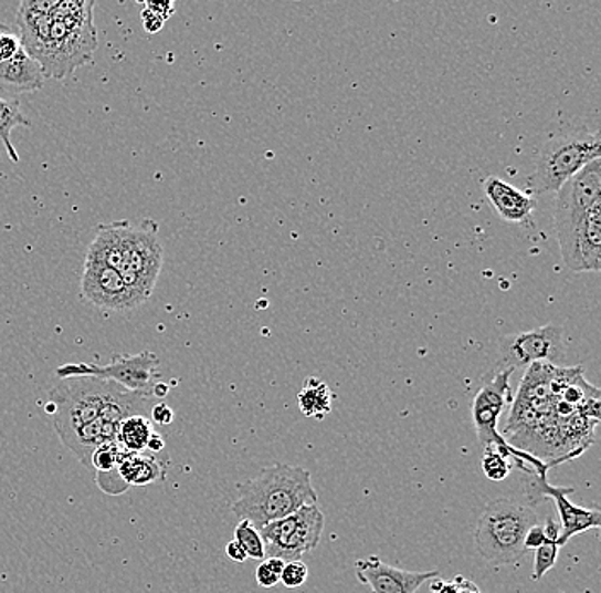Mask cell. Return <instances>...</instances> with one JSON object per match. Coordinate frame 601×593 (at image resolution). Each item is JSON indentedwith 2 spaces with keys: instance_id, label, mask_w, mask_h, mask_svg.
<instances>
[{
  "instance_id": "1",
  "label": "cell",
  "mask_w": 601,
  "mask_h": 593,
  "mask_svg": "<svg viewBox=\"0 0 601 593\" xmlns=\"http://www.w3.org/2000/svg\"><path fill=\"white\" fill-rule=\"evenodd\" d=\"M598 425L600 391L588 384L581 366L537 363L526 368L500 435L550 470L584 454Z\"/></svg>"
},
{
  "instance_id": "2",
  "label": "cell",
  "mask_w": 601,
  "mask_h": 593,
  "mask_svg": "<svg viewBox=\"0 0 601 593\" xmlns=\"http://www.w3.org/2000/svg\"><path fill=\"white\" fill-rule=\"evenodd\" d=\"M152 394L125 391L120 385L99 378L62 379L59 387L50 392L45 410L53 420L56 435L65 438L75 429L105 420L120 426L130 416H144L158 404Z\"/></svg>"
},
{
  "instance_id": "3",
  "label": "cell",
  "mask_w": 601,
  "mask_h": 593,
  "mask_svg": "<svg viewBox=\"0 0 601 593\" xmlns=\"http://www.w3.org/2000/svg\"><path fill=\"white\" fill-rule=\"evenodd\" d=\"M238 489L240 496L231 510L238 519L246 520L256 529L318 503L312 474L300 466L275 464L265 467Z\"/></svg>"
},
{
  "instance_id": "4",
  "label": "cell",
  "mask_w": 601,
  "mask_h": 593,
  "mask_svg": "<svg viewBox=\"0 0 601 593\" xmlns=\"http://www.w3.org/2000/svg\"><path fill=\"white\" fill-rule=\"evenodd\" d=\"M94 2L65 0L53 11V24L38 64L42 65L45 80H65L77 67L93 62L98 46V34L93 21Z\"/></svg>"
},
{
  "instance_id": "5",
  "label": "cell",
  "mask_w": 601,
  "mask_h": 593,
  "mask_svg": "<svg viewBox=\"0 0 601 593\" xmlns=\"http://www.w3.org/2000/svg\"><path fill=\"white\" fill-rule=\"evenodd\" d=\"M600 132L590 124H568L540 147L528 190L557 193L584 166L600 159Z\"/></svg>"
},
{
  "instance_id": "6",
  "label": "cell",
  "mask_w": 601,
  "mask_h": 593,
  "mask_svg": "<svg viewBox=\"0 0 601 593\" xmlns=\"http://www.w3.org/2000/svg\"><path fill=\"white\" fill-rule=\"evenodd\" d=\"M537 523V511L530 504L507 498L491 501L478 519L475 548L493 566L516 563L526 554V532Z\"/></svg>"
},
{
  "instance_id": "7",
  "label": "cell",
  "mask_w": 601,
  "mask_h": 593,
  "mask_svg": "<svg viewBox=\"0 0 601 593\" xmlns=\"http://www.w3.org/2000/svg\"><path fill=\"white\" fill-rule=\"evenodd\" d=\"M509 370H491L482 379L481 391L472 404V419L477 431L478 444L484 448H494L512 460L513 466L519 467L528 476L547 477L549 469L537 458L525 451L516 450L507 444L499 431V420L509 400Z\"/></svg>"
},
{
  "instance_id": "8",
  "label": "cell",
  "mask_w": 601,
  "mask_h": 593,
  "mask_svg": "<svg viewBox=\"0 0 601 593\" xmlns=\"http://www.w3.org/2000/svg\"><path fill=\"white\" fill-rule=\"evenodd\" d=\"M117 229L122 260L117 272L131 293L147 301L155 291L165 259L159 225L155 219H125L117 221Z\"/></svg>"
},
{
  "instance_id": "9",
  "label": "cell",
  "mask_w": 601,
  "mask_h": 593,
  "mask_svg": "<svg viewBox=\"0 0 601 593\" xmlns=\"http://www.w3.org/2000/svg\"><path fill=\"white\" fill-rule=\"evenodd\" d=\"M325 529V514L318 504L300 508L286 519L259 529L265 544V560L299 561L306 552L318 548Z\"/></svg>"
},
{
  "instance_id": "10",
  "label": "cell",
  "mask_w": 601,
  "mask_h": 593,
  "mask_svg": "<svg viewBox=\"0 0 601 593\" xmlns=\"http://www.w3.org/2000/svg\"><path fill=\"white\" fill-rule=\"evenodd\" d=\"M159 360L155 353L144 351L139 354H120L115 356L109 365H87V363H71L56 368V376L68 378H99L120 385L125 391L152 394L156 379L159 378Z\"/></svg>"
},
{
  "instance_id": "11",
  "label": "cell",
  "mask_w": 601,
  "mask_h": 593,
  "mask_svg": "<svg viewBox=\"0 0 601 593\" xmlns=\"http://www.w3.org/2000/svg\"><path fill=\"white\" fill-rule=\"evenodd\" d=\"M563 357H566L563 329L550 323L534 331L500 337L499 361L494 368L515 373L516 370L530 368L537 363L559 366Z\"/></svg>"
},
{
  "instance_id": "12",
  "label": "cell",
  "mask_w": 601,
  "mask_h": 593,
  "mask_svg": "<svg viewBox=\"0 0 601 593\" xmlns=\"http://www.w3.org/2000/svg\"><path fill=\"white\" fill-rule=\"evenodd\" d=\"M601 204V162L590 163L566 181L557 190L553 206V225H556L559 245L568 240L576 226L587 218L594 206Z\"/></svg>"
},
{
  "instance_id": "13",
  "label": "cell",
  "mask_w": 601,
  "mask_h": 593,
  "mask_svg": "<svg viewBox=\"0 0 601 593\" xmlns=\"http://www.w3.org/2000/svg\"><path fill=\"white\" fill-rule=\"evenodd\" d=\"M571 488H557L549 482L547 477L531 476L526 485L525 496L530 501V507L550 498L556 503L557 513H559V548L568 544L576 535L588 532V530H598L601 527V513L597 508H582L569 500Z\"/></svg>"
},
{
  "instance_id": "14",
  "label": "cell",
  "mask_w": 601,
  "mask_h": 593,
  "mask_svg": "<svg viewBox=\"0 0 601 593\" xmlns=\"http://www.w3.org/2000/svg\"><path fill=\"white\" fill-rule=\"evenodd\" d=\"M81 293L86 301L102 310H134L146 303L131 293L124 279L112 267L84 262Z\"/></svg>"
},
{
  "instance_id": "15",
  "label": "cell",
  "mask_w": 601,
  "mask_h": 593,
  "mask_svg": "<svg viewBox=\"0 0 601 593\" xmlns=\"http://www.w3.org/2000/svg\"><path fill=\"white\" fill-rule=\"evenodd\" d=\"M356 576L371 593H418L425 582L436 580L440 571H407L371 556L356 561Z\"/></svg>"
},
{
  "instance_id": "16",
  "label": "cell",
  "mask_w": 601,
  "mask_h": 593,
  "mask_svg": "<svg viewBox=\"0 0 601 593\" xmlns=\"http://www.w3.org/2000/svg\"><path fill=\"white\" fill-rule=\"evenodd\" d=\"M563 262L574 272H598L601 260V204L559 245Z\"/></svg>"
},
{
  "instance_id": "17",
  "label": "cell",
  "mask_w": 601,
  "mask_h": 593,
  "mask_svg": "<svg viewBox=\"0 0 601 593\" xmlns=\"http://www.w3.org/2000/svg\"><path fill=\"white\" fill-rule=\"evenodd\" d=\"M56 4H59L56 0H23L19 4L18 19H15L18 37L23 49L33 56L34 61L49 40L50 28L53 24L52 14Z\"/></svg>"
},
{
  "instance_id": "18",
  "label": "cell",
  "mask_w": 601,
  "mask_h": 593,
  "mask_svg": "<svg viewBox=\"0 0 601 593\" xmlns=\"http://www.w3.org/2000/svg\"><path fill=\"white\" fill-rule=\"evenodd\" d=\"M484 193L488 202L493 204L497 215L506 222H525L534 215L537 200L530 194L521 193L519 188L506 184L497 177L485 180Z\"/></svg>"
},
{
  "instance_id": "19",
  "label": "cell",
  "mask_w": 601,
  "mask_h": 593,
  "mask_svg": "<svg viewBox=\"0 0 601 593\" xmlns=\"http://www.w3.org/2000/svg\"><path fill=\"white\" fill-rule=\"evenodd\" d=\"M42 65L21 46L8 61H0V86L15 93H33L45 84Z\"/></svg>"
},
{
  "instance_id": "20",
  "label": "cell",
  "mask_w": 601,
  "mask_h": 593,
  "mask_svg": "<svg viewBox=\"0 0 601 593\" xmlns=\"http://www.w3.org/2000/svg\"><path fill=\"white\" fill-rule=\"evenodd\" d=\"M162 455V454H159ZM159 455L149 454H125L118 464V474L124 479L125 485L146 486L152 482L165 481L168 472V455L159 458Z\"/></svg>"
},
{
  "instance_id": "21",
  "label": "cell",
  "mask_w": 601,
  "mask_h": 593,
  "mask_svg": "<svg viewBox=\"0 0 601 593\" xmlns=\"http://www.w3.org/2000/svg\"><path fill=\"white\" fill-rule=\"evenodd\" d=\"M155 433L152 420L147 416H130L118 426L117 441L127 454H144Z\"/></svg>"
},
{
  "instance_id": "22",
  "label": "cell",
  "mask_w": 601,
  "mask_h": 593,
  "mask_svg": "<svg viewBox=\"0 0 601 593\" xmlns=\"http://www.w3.org/2000/svg\"><path fill=\"white\" fill-rule=\"evenodd\" d=\"M300 413L306 417L324 419L331 410V392L324 379L308 378L297 395Z\"/></svg>"
},
{
  "instance_id": "23",
  "label": "cell",
  "mask_w": 601,
  "mask_h": 593,
  "mask_svg": "<svg viewBox=\"0 0 601 593\" xmlns=\"http://www.w3.org/2000/svg\"><path fill=\"white\" fill-rule=\"evenodd\" d=\"M544 530L547 541L535 551L534 573H531V580H535V582L544 579L556 566L560 551L559 542H557L559 541L560 527L552 514L545 522Z\"/></svg>"
},
{
  "instance_id": "24",
  "label": "cell",
  "mask_w": 601,
  "mask_h": 593,
  "mask_svg": "<svg viewBox=\"0 0 601 593\" xmlns=\"http://www.w3.org/2000/svg\"><path fill=\"white\" fill-rule=\"evenodd\" d=\"M15 127H30V121L21 112L18 100H8L0 96V141L8 150L9 158L19 163L18 150L11 143V132Z\"/></svg>"
},
{
  "instance_id": "25",
  "label": "cell",
  "mask_w": 601,
  "mask_h": 593,
  "mask_svg": "<svg viewBox=\"0 0 601 593\" xmlns=\"http://www.w3.org/2000/svg\"><path fill=\"white\" fill-rule=\"evenodd\" d=\"M234 541L246 552V558L255 561L265 560V544L259 529L246 520H240L234 529Z\"/></svg>"
},
{
  "instance_id": "26",
  "label": "cell",
  "mask_w": 601,
  "mask_h": 593,
  "mask_svg": "<svg viewBox=\"0 0 601 593\" xmlns=\"http://www.w3.org/2000/svg\"><path fill=\"white\" fill-rule=\"evenodd\" d=\"M125 454L127 451L117 441L102 445L91 457V469L96 470V474L112 472V470L118 469V464Z\"/></svg>"
},
{
  "instance_id": "27",
  "label": "cell",
  "mask_w": 601,
  "mask_h": 593,
  "mask_svg": "<svg viewBox=\"0 0 601 593\" xmlns=\"http://www.w3.org/2000/svg\"><path fill=\"white\" fill-rule=\"evenodd\" d=\"M512 460L500 451L494 448H485L484 458H482V469L491 481H504L512 472Z\"/></svg>"
},
{
  "instance_id": "28",
  "label": "cell",
  "mask_w": 601,
  "mask_h": 593,
  "mask_svg": "<svg viewBox=\"0 0 601 593\" xmlns=\"http://www.w3.org/2000/svg\"><path fill=\"white\" fill-rule=\"evenodd\" d=\"M309 570L303 561H287L281 573V583L287 589H299L308 580Z\"/></svg>"
},
{
  "instance_id": "29",
  "label": "cell",
  "mask_w": 601,
  "mask_h": 593,
  "mask_svg": "<svg viewBox=\"0 0 601 593\" xmlns=\"http://www.w3.org/2000/svg\"><path fill=\"white\" fill-rule=\"evenodd\" d=\"M431 593H481L474 583L463 579V576H456L451 582H432Z\"/></svg>"
},
{
  "instance_id": "30",
  "label": "cell",
  "mask_w": 601,
  "mask_h": 593,
  "mask_svg": "<svg viewBox=\"0 0 601 593\" xmlns=\"http://www.w3.org/2000/svg\"><path fill=\"white\" fill-rule=\"evenodd\" d=\"M96 482L108 495H124L128 489L118 474V469L112 470V472L96 474Z\"/></svg>"
},
{
  "instance_id": "31",
  "label": "cell",
  "mask_w": 601,
  "mask_h": 593,
  "mask_svg": "<svg viewBox=\"0 0 601 593\" xmlns=\"http://www.w3.org/2000/svg\"><path fill=\"white\" fill-rule=\"evenodd\" d=\"M21 40L18 34L9 31L8 27H2V34H0V61H8L12 55L19 52L21 49Z\"/></svg>"
},
{
  "instance_id": "32",
  "label": "cell",
  "mask_w": 601,
  "mask_h": 593,
  "mask_svg": "<svg viewBox=\"0 0 601 593\" xmlns=\"http://www.w3.org/2000/svg\"><path fill=\"white\" fill-rule=\"evenodd\" d=\"M255 576L256 583H259L262 589H274L277 583H281V575L275 573L274 568L265 560L256 566Z\"/></svg>"
},
{
  "instance_id": "33",
  "label": "cell",
  "mask_w": 601,
  "mask_h": 593,
  "mask_svg": "<svg viewBox=\"0 0 601 593\" xmlns=\"http://www.w3.org/2000/svg\"><path fill=\"white\" fill-rule=\"evenodd\" d=\"M175 413L168 404L165 402H158L152 409H150V420L156 425L168 426L173 423Z\"/></svg>"
},
{
  "instance_id": "34",
  "label": "cell",
  "mask_w": 601,
  "mask_h": 593,
  "mask_svg": "<svg viewBox=\"0 0 601 593\" xmlns=\"http://www.w3.org/2000/svg\"><path fill=\"white\" fill-rule=\"evenodd\" d=\"M547 541V538H545V530L541 526H534L531 527L528 532H526L525 535V549L526 552L528 551H537L538 548H540L544 542Z\"/></svg>"
},
{
  "instance_id": "35",
  "label": "cell",
  "mask_w": 601,
  "mask_h": 593,
  "mask_svg": "<svg viewBox=\"0 0 601 593\" xmlns=\"http://www.w3.org/2000/svg\"><path fill=\"white\" fill-rule=\"evenodd\" d=\"M146 9L152 14L158 15L162 21H168L169 15L173 14L175 6L171 2H162V4H152V2H147Z\"/></svg>"
},
{
  "instance_id": "36",
  "label": "cell",
  "mask_w": 601,
  "mask_h": 593,
  "mask_svg": "<svg viewBox=\"0 0 601 593\" xmlns=\"http://www.w3.org/2000/svg\"><path fill=\"white\" fill-rule=\"evenodd\" d=\"M143 23L147 33H158V31L162 30V24H165V21L159 19L158 15L152 14V12L147 11V9H144Z\"/></svg>"
},
{
  "instance_id": "37",
  "label": "cell",
  "mask_w": 601,
  "mask_h": 593,
  "mask_svg": "<svg viewBox=\"0 0 601 593\" xmlns=\"http://www.w3.org/2000/svg\"><path fill=\"white\" fill-rule=\"evenodd\" d=\"M225 554H228V558L233 563H244V561L249 560L246 552L243 551V548L236 541H231L230 544L225 545Z\"/></svg>"
},
{
  "instance_id": "38",
  "label": "cell",
  "mask_w": 601,
  "mask_h": 593,
  "mask_svg": "<svg viewBox=\"0 0 601 593\" xmlns=\"http://www.w3.org/2000/svg\"><path fill=\"white\" fill-rule=\"evenodd\" d=\"M166 448V441L165 438H162V435H158V433H152V436H150L149 444H147V451L149 454H165Z\"/></svg>"
},
{
  "instance_id": "39",
  "label": "cell",
  "mask_w": 601,
  "mask_h": 593,
  "mask_svg": "<svg viewBox=\"0 0 601 593\" xmlns=\"http://www.w3.org/2000/svg\"><path fill=\"white\" fill-rule=\"evenodd\" d=\"M169 392V385L168 384H161V382H156L155 387H152V395H155L158 400H161V398H165L166 395H168Z\"/></svg>"
},
{
  "instance_id": "40",
  "label": "cell",
  "mask_w": 601,
  "mask_h": 593,
  "mask_svg": "<svg viewBox=\"0 0 601 593\" xmlns=\"http://www.w3.org/2000/svg\"><path fill=\"white\" fill-rule=\"evenodd\" d=\"M2 27H4V24H0V34H2Z\"/></svg>"
}]
</instances>
